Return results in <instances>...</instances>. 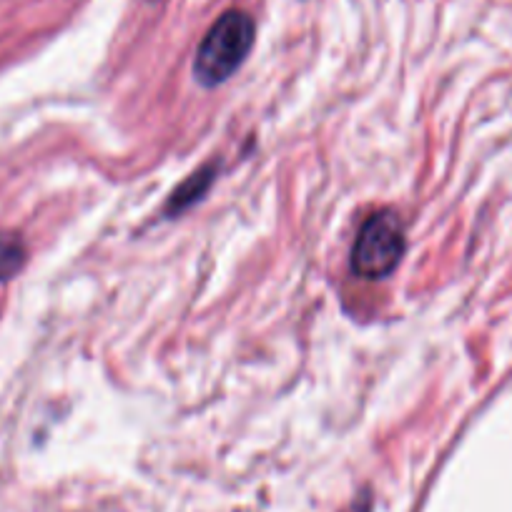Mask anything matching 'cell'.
<instances>
[{"label": "cell", "mask_w": 512, "mask_h": 512, "mask_svg": "<svg viewBox=\"0 0 512 512\" xmlns=\"http://www.w3.org/2000/svg\"><path fill=\"white\" fill-rule=\"evenodd\" d=\"M405 224L392 209H379L359 226L352 246V272L362 279H384L405 256Z\"/></svg>", "instance_id": "cell-2"}, {"label": "cell", "mask_w": 512, "mask_h": 512, "mask_svg": "<svg viewBox=\"0 0 512 512\" xmlns=\"http://www.w3.org/2000/svg\"><path fill=\"white\" fill-rule=\"evenodd\" d=\"M209 184H211V169H204V171H199V174L191 176V179L186 181L181 189L174 191V196H171V201H169V211H174V209L181 211V209H186L189 204H194V201L204 194L206 186Z\"/></svg>", "instance_id": "cell-4"}, {"label": "cell", "mask_w": 512, "mask_h": 512, "mask_svg": "<svg viewBox=\"0 0 512 512\" xmlns=\"http://www.w3.org/2000/svg\"><path fill=\"white\" fill-rule=\"evenodd\" d=\"M26 244L13 231H0V284L11 282L26 267Z\"/></svg>", "instance_id": "cell-3"}, {"label": "cell", "mask_w": 512, "mask_h": 512, "mask_svg": "<svg viewBox=\"0 0 512 512\" xmlns=\"http://www.w3.org/2000/svg\"><path fill=\"white\" fill-rule=\"evenodd\" d=\"M254 46V21L244 11H226L196 51L194 73L204 86H219L241 68Z\"/></svg>", "instance_id": "cell-1"}]
</instances>
